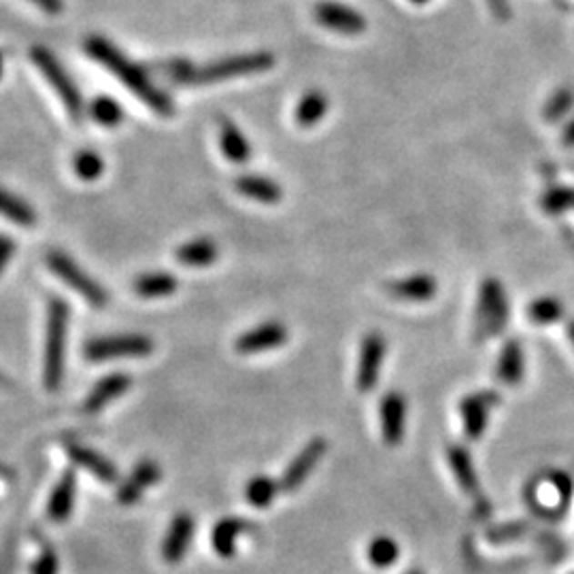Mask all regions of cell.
I'll return each mask as SVG.
<instances>
[{"mask_svg":"<svg viewBox=\"0 0 574 574\" xmlns=\"http://www.w3.org/2000/svg\"><path fill=\"white\" fill-rule=\"evenodd\" d=\"M90 116H92L94 122L105 126V128H116V126L124 122L122 105L109 96L94 98V103L90 106Z\"/></svg>","mask_w":574,"mask_h":574,"instance_id":"cell-32","label":"cell"},{"mask_svg":"<svg viewBox=\"0 0 574 574\" xmlns=\"http://www.w3.org/2000/svg\"><path fill=\"white\" fill-rule=\"evenodd\" d=\"M542 209H545L549 216H559L568 209H574V189L570 187H551L542 194L540 198Z\"/></svg>","mask_w":574,"mask_h":574,"instance_id":"cell-33","label":"cell"},{"mask_svg":"<svg viewBox=\"0 0 574 574\" xmlns=\"http://www.w3.org/2000/svg\"><path fill=\"white\" fill-rule=\"evenodd\" d=\"M176 279L168 273H147L135 281V292L143 298H164L176 292Z\"/></svg>","mask_w":574,"mask_h":574,"instance_id":"cell-30","label":"cell"},{"mask_svg":"<svg viewBox=\"0 0 574 574\" xmlns=\"http://www.w3.org/2000/svg\"><path fill=\"white\" fill-rule=\"evenodd\" d=\"M30 570H33V574H58L60 559H58V555H55L54 549L47 547V545L43 547L39 558L35 559V564H33V568H30Z\"/></svg>","mask_w":574,"mask_h":574,"instance_id":"cell-36","label":"cell"},{"mask_svg":"<svg viewBox=\"0 0 574 574\" xmlns=\"http://www.w3.org/2000/svg\"><path fill=\"white\" fill-rule=\"evenodd\" d=\"M509 324V300L502 283L498 279H485L478 289L475 340H488L500 334Z\"/></svg>","mask_w":574,"mask_h":574,"instance_id":"cell-4","label":"cell"},{"mask_svg":"<svg viewBox=\"0 0 574 574\" xmlns=\"http://www.w3.org/2000/svg\"><path fill=\"white\" fill-rule=\"evenodd\" d=\"M194 529H196V521H194V517L189 513H179L173 517L160 545L162 559L166 564H181L189 551V545H192Z\"/></svg>","mask_w":574,"mask_h":574,"instance_id":"cell-12","label":"cell"},{"mask_svg":"<svg viewBox=\"0 0 574 574\" xmlns=\"http://www.w3.org/2000/svg\"><path fill=\"white\" fill-rule=\"evenodd\" d=\"M0 383H3V386H9V378L3 375V372H0Z\"/></svg>","mask_w":574,"mask_h":574,"instance_id":"cell-43","label":"cell"},{"mask_svg":"<svg viewBox=\"0 0 574 574\" xmlns=\"http://www.w3.org/2000/svg\"><path fill=\"white\" fill-rule=\"evenodd\" d=\"M574 106V90L570 87H561L549 98V103L545 105V119L547 122H559L566 113H570Z\"/></svg>","mask_w":574,"mask_h":574,"instance_id":"cell-35","label":"cell"},{"mask_svg":"<svg viewBox=\"0 0 574 574\" xmlns=\"http://www.w3.org/2000/svg\"><path fill=\"white\" fill-rule=\"evenodd\" d=\"M154 351V340L145 334H116L100 337L86 343L84 356L90 362H109L124 357H147Z\"/></svg>","mask_w":574,"mask_h":574,"instance_id":"cell-7","label":"cell"},{"mask_svg":"<svg viewBox=\"0 0 574 574\" xmlns=\"http://www.w3.org/2000/svg\"><path fill=\"white\" fill-rule=\"evenodd\" d=\"M413 3H418V5H424V3H428V0H413Z\"/></svg>","mask_w":574,"mask_h":574,"instance_id":"cell-45","label":"cell"},{"mask_svg":"<svg viewBox=\"0 0 574 574\" xmlns=\"http://www.w3.org/2000/svg\"><path fill=\"white\" fill-rule=\"evenodd\" d=\"M287 343V327L279 324V321H267V324H260L251 330L243 332L241 337L237 338L235 349L241 353V356H256V353L277 349V347Z\"/></svg>","mask_w":574,"mask_h":574,"instance_id":"cell-15","label":"cell"},{"mask_svg":"<svg viewBox=\"0 0 574 574\" xmlns=\"http://www.w3.org/2000/svg\"><path fill=\"white\" fill-rule=\"evenodd\" d=\"M86 52L90 58L100 62L106 71H111L128 90L135 94L138 100H143L151 111L157 113L160 117H170L175 113V105L160 87L154 86V81L149 79V75L143 71L136 62L119 52L111 41L103 39V36H90L86 41Z\"/></svg>","mask_w":574,"mask_h":574,"instance_id":"cell-1","label":"cell"},{"mask_svg":"<svg viewBox=\"0 0 574 574\" xmlns=\"http://www.w3.org/2000/svg\"><path fill=\"white\" fill-rule=\"evenodd\" d=\"M75 500H77V475L75 470H65V475L58 478L55 488L47 502V517L55 523L66 521L75 510Z\"/></svg>","mask_w":574,"mask_h":574,"instance_id":"cell-18","label":"cell"},{"mask_svg":"<svg viewBox=\"0 0 574 574\" xmlns=\"http://www.w3.org/2000/svg\"><path fill=\"white\" fill-rule=\"evenodd\" d=\"M561 141H564V145H568V147H574V119L568 122V126L564 128V135H561Z\"/></svg>","mask_w":574,"mask_h":574,"instance_id":"cell-40","label":"cell"},{"mask_svg":"<svg viewBox=\"0 0 574 574\" xmlns=\"http://www.w3.org/2000/svg\"><path fill=\"white\" fill-rule=\"evenodd\" d=\"M500 394L494 389H483V392L468 394L459 402V418H462V428L466 438L478 440L483 432L488 430L489 415L500 405Z\"/></svg>","mask_w":574,"mask_h":574,"instance_id":"cell-8","label":"cell"},{"mask_svg":"<svg viewBox=\"0 0 574 574\" xmlns=\"http://www.w3.org/2000/svg\"><path fill=\"white\" fill-rule=\"evenodd\" d=\"M407 574H424V572H421V570H408Z\"/></svg>","mask_w":574,"mask_h":574,"instance_id":"cell-44","label":"cell"},{"mask_svg":"<svg viewBox=\"0 0 574 574\" xmlns=\"http://www.w3.org/2000/svg\"><path fill=\"white\" fill-rule=\"evenodd\" d=\"M14 254H15L14 238L0 235V275H3L5 267H7V262H11V257H14Z\"/></svg>","mask_w":574,"mask_h":574,"instance_id":"cell-37","label":"cell"},{"mask_svg":"<svg viewBox=\"0 0 574 574\" xmlns=\"http://www.w3.org/2000/svg\"><path fill=\"white\" fill-rule=\"evenodd\" d=\"M0 216L9 222H14L22 228H33L36 224V213L26 200L15 196V194L7 192V189L0 187Z\"/></svg>","mask_w":574,"mask_h":574,"instance_id":"cell-25","label":"cell"},{"mask_svg":"<svg viewBox=\"0 0 574 574\" xmlns=\"http://www.w3.org/2000/svg\"><path fill=\"white\" fill-rule=\"evenodd\" d=\"M73 166H75V173H77V176H81V179L94 181V179H98L100 175H103L105 162H103V157L96 154V151L86 149V151H79V154L75 156Z\"/></svg>","mask_w":574,"mask_h":574,"instance_id":"cell-34","label":"cell"},{"mask_svg":"<svg viewBox=\"0 0 574 574\" xmlns=\"http://www.w3.org/2000/svg\"><path fill=\"white\" fill-rule=\"evenodd\" d=\"M235 187L243 194V196L254 198L257 203L264 205L279 203L283 196V189L279 183L262 175H241L235 181Z\"/></svg>","mask_w":574,"mask_h":574,"instance_id":"cell-23","label":"cell"},{"mask_svg":"<svg viewBox=\"0 0 574 574\" xmlns=\"http://www.w3.org/2000/svg\"><path fill=\"white\" fill-rule=\"evenodd\" d=\"M45 262L55 277H60V279L65 281L68 287L75 289L79 296H84L87 305H92L94 308H103L106 305L109 296H106L105 287L100 286L96 279H92V277L87 275L86 270L73 260V257H68L66 254H62V251L54 249L47 254Z\"/></svg>","mask_w":574,"mask_h":574,"instance_id":"cell-6","label":"cell"},{"mask_svg":"<svg viewBox=\"0 0 574 574\" xmlns=\"http://www.w3.org/2000/svg\"><path fill=\"white\" fill-rule=\"evenodd\" d=\"M30 58H33L35 66L39 68L43 77L49 81V86H52L55 94L60 96L68 116H71L75 122H81V117H84V98H81L79 87L75 86L71 75L65 71V66L60 65L58 58H55L49 49L41 45H35L30 49Z\"/></svg>","mask_w":574,"mask_h":574,"instance_id":"cell-5","label":"cell"},{"mask_svg":"<svg viewBox=\"0 0 574 574\" xmlns=\"http://www.w3.org/2000/svg\"><path fill=\"white\" fill-rule=\"evenodd\" d=\"M219 145H222L224 156L235 164H245L251 157V145L241 130L237 128V124H232L230 119H222L219 122Z\"/></svg>","mask_w":574,"mask_h":574,"instance_id":"cell-24","label":"cell"},{"mask_svg":"<svg viewBox=\"0 0 574 574\" xmlns=\"http://www.w3.org/2000/svg\"><path fill=\"white\" fill-rule=\"evenodd\" d=\"M132 386V378L124 372H113V375H106L100 378L90 389V394L86 396L84 400V413L87 415H96L111 405L113 400L122 398V396L128 392Z\"/></svg>","mask_w":574,"mask_h":574,"instance_id":"cell-16","label":"cell"},{"mask_svg":"<svg viewBox=\"0 0 574 574\" xmlns=\"http://www.w3.org/2000/svg\"><path fill=\"white\" fill-rule=\"evenodd\" d=\"M523 370H526V359H523V347L519 340H507L500 351L496 364V377L504 386H519L523 381Z\"/></svg>","mask_w":574,"mask_h":574,"instance_id":"cell-22","label":"cell"},{"mask_svg":"<svg viewBox=\"0 0 574 574\" xmlns=\"http://www.w3.org/2000/svg\"><path fill=\"white\" fill-rule=\"evenodd\" d=\"M447 462H449V468L453 477H456L459 489L466 496H475L478 491V477L470 451L464 445H449L447 447Z\"/></svg>","mask_w":574,"mask_h":574,"instance_id":"cell-20","label":"cell"},{"mask_svg":"<svg viewBox=\"0 0 574 574\" xmlns=\"http://www.w3.org/2000/svg\"><path fill=\"white\" fill-rule=\"evenodd\" d=\"M68 319H71V311L66 302L52 296L47 302L45 357H43V383L49 392H58L65 381Z\"/></svg>","mask_w":574,"mask_h":574,"instance_id":"cell-3","label":"cell"},{"mask_svg":"<svg viewBox=\"0 0 574 574\" xmlns=\"http://www.w3.org/2000/svg\"><path fill=\"white\" fill-rule=\"evenodd\" d=\"M528 317L536 326L558 324L564 317V305L558 298H553V296H545V298L534 300L528 307Z\"/></svg>","mask_w":574,"mask_h":574,"instance_id":"cell-31","label":"cell"},{"mask_svg":"<svg viewBox=\"0 0 574 574\" xmlns=\"http://www.w3.org/2000/svg\"><path fill=\"white\" fill-rule=\"evenodd\" d=\"M176 260L186 267H209L217 260V245L209 238H194L176 249Z\"/></svg>","mask_w":574,"mask_h":574,"instance_id":"cell-26","label":"cell"},{"mask_svg":"<svg viewBox=\"0 0 574 574\" xmlns=\"http://www.w3.org/2000/svg\"><path fill=\"white\" fill-rule=\"evenodd\" d=\"M279 481H275L273 477L267 475H256L245 483V498L256 509H268L275 502V498L279 496Z\"/></svg>","mask_w":574,"mask_h":574,"instance_id":"cell-27","label":"cell"},{"mask_svg":"<svg viewBox=\"0 0 574 574\" xmlns=\"http://www.w3.org/2000/svg\"><path fill=\"white\" fill-rule=\"evenodd\" d=\"M66 451H68V458H71L73 462L79 466V468L87 470L92 477H96L98 481L109 483V485L119 481L117 466L113 464L111 459H106L103 453L92 449V447L73 443V445L66 447Z\"/></svg>","mask_w":574,"mask_h":574,"instance_id":"cell-17","label":"cell"},{"mask_svg":"<svg viewBox=\"0 0 574 574\" xmlns=\"http://www.w3.org/2000/svg\"><path fill=\"white\" fill-rule=\"evenodd\" d=\"M3 71H5V55L3 52H0V77H3Z\"/></svg>","mask_w":574,"mask_h":574,"instance_id":"cell-42","label":"cell"},{"mask_svg":"<svg viewBox=\"0 0 574 574\" xmlns=\"http://www.w3.org/2000/svg\"><path fill=\"white\" fill-rule=\"evenodd\" d=\"M568 337H570L572 345H574V319L570 321V324H568Z\"/></svg>","mask_w":574,"mask_h":574,"instance_id":"cell-41","label":"cell"},{"mask_svg":"<svg viewBox=\"0 0 574 574\" xmlns=\"http://www.w3.org/2000/svg\"><path fill=\"white\" fill-rule=\"evenodd\" d=\"M30 3L45 11L47 15H60L65 11V0H30Z\"/></svg>","mask_w":574,"mask_h":574,"instance_id":"cell-38","label":"cell"},{"mask_svg":"<svg viewBox=\"0 0 574 574\" xmlns=\"http://www.w3.org/2000/svg\"><path fill=\"white\" fill-rule=\"evenodd\" d=\"M249 529V521L241 519V517H224L219 519L211 529V547L219 558L230 559L235 558L238 539L243 532Z\"/></svg>","mask_w":574,"mask_h":574,"instance_id":"cell-19","label":"cell"},{"mask_svg":"<svg viewBox=\"0 0 574 574\" xmlns=\"http://www.w3.org/2000/svg\"><path fill=\"white\" fill-rule=\"evenodd\" d=\"M388 343L378 332H370L362 338L357 357V375L356 386L362 394H368L377 388L378 375H381L383 359H386Z\"/></svg>","mask_w":574,"mask_h":574,"instance_id":"cell-9","label":"cell"},{"mask_svg":"<svg viewBox=\"0 0 574 574\" xmlns=\"http://www.w3.org/2000/svg\"><path fill=\"white\" fill-rule=\"evenodd\" d=\"M313 14H315V20H317L321 26H326L327 30H334V33L362 35L366 30V20L362 17V14H357L356 9L347 7V5L324 0V3L315 5Z\"/></svg>","mask_w":574,"mask_h":574,"instance_id":"cell-14","label":"cell"},{"mask_svg":"<svg viewBox=\"0 0 574 574\" xmlns=\"http://www.w3.org/2000/svg\"><path fill=\"white\" fill-rule=\"evenodd\" d=\"M327 451V443L324 437H315L308 440V443L302 447V449L296 453L292 462L287 464L286 472H283L281 477V491H286V494H292V491L300 489L302 483L307 481L308 477H311V472L317 468V464L321 462V458L326 456Z\"/></svg>","mask_w":574,"mask_h":574,"instance_id":"cell-10","label":"cell"},{"mask_svg":"<svg viewBox=\"0 0 574 574\" xmlns=\"http://www.w3.org/2000/svg\"><path fill=\"white\" fill-rule=\"evenodd\" d=\"M162 478V468L156 459H141L128 477L119 483L117 489V502L122 507H132L145 496V491Z\"/></svg>","mask_w":574,"mask_h":574,"instance_id":"cell-13","label":"cell"},{"mask_svg":"<svg viewBox=\"0 0 574 574\" xmlns=\"http://www.w3.org/2000/svg\"><path fill=\"white\" fill-rule=\"evenodd\" d=\"M326 111H327L326 94L319 90L307 92L298 103V106H296V113H294L296 124H300L302 128H311V126L319 124L321 119H324Z\"/></svg>","mask_w":574,"mask_h":574,"instance_id":"cell-28","label":"cell"},{"mask_svg":"<svg viewBox=\"0 0 574 574\" xmlns=\"http://www.w3.org/2000/svg\"><path fill=\"white\" fill-rule=\"evenodd\" d=\"M275 66V55L270 52H251L228 55V58L209 62L205 66H194L187 60H168L164 62L162 71L173 84L179 86H209L217 81H226L232 77H243V75H256L270 71Z\"/></svg>","mask_w":574,"mask_h":574,"instance_id":"cell-2","label":"cell"},{"mask_svg":"<svg viewBox=\"0 0 574 574\" xmlns=\"http://www.w3.org/2000/svg\"><path fill=\"white\" fill-rule=\"evenodd\" d=\"M366 558H368L372 566L383 570V568L394 566L396 561H398L400 545L392 539V536L378 534L368 542V547H366Z\"/></svg>","mask_w":574,"mask_h":574,"instance_id":"cell-29","label":"cell"},{"mask_svg":"<svg viewBox=\"0 0 574 574\" xmlns=\"http://www.w3.org/2000/svg\"><path fill=\"white\" fill-rule=\"evenodd\" d=\"M488 5H489L491 14H494V15L498 17V20L507 22L509 17H510V5H509V0H488Z\"/></svg>","mask_w":574,"mask_h":574,"instance_id":"cell-39","label":"cell"},{"mask_svg":"<svg viewBox=\"0 0 574 574\" xmlns=\"http://www.w3.org/2000/svg\"><path fill=\"white\" fill-rule=\"evenodd\" d=\"M386 292L398 300L421 302V300L434 298L438 292V286H437V279L430 275H411V277H405V279L389 281L386 286Z\"/></svg>","mask_w":574,"mask_h":574,"instance_id":"cell-21","label":"cell"},{"mask_svg":"<svg viewBox=\"0 0 574 574\" xmlns=\"http://www.w3.org/2000/svg\"><path fill=\"white\" fill-rule=\"evenodd\" d=\"M407 398L398 392H388L378 402V424L388 447H400L407 434Z\"/></svg>","mask_w":574,"mask_h":574,"instance_id":"cell-11","label":"cell"}]
</instances>
